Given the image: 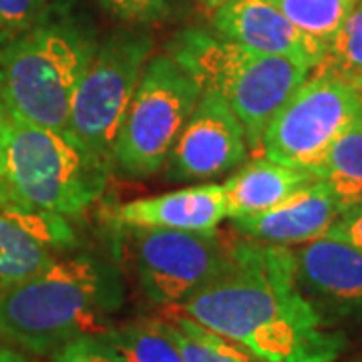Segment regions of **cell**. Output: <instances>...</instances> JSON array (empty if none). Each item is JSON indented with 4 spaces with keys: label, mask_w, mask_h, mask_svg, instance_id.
I'll return each mask as SVG.
<instances>
[{
    "label": "cell",
    "mask_w": 362,
    "mask_h": 362,
    "mask_svg": "<svg viewBox=\"0 0 362 362\" xmlns=\"http://www.w3.org/2000/svg\"><path fill=\"white\" fill-rule=\"evenodd\" d=\"M52 11L54 0H0V42L47 23Z\"/></svg>",
    "instance_id": "obj_22"
},
{
    "label": "cell",
    "mask_w": 362,
    "mask_h": 362,
    "mask_svg": "<svg viewBox=\"0 0 362 362\" xmlns=\"http://www.w3.org/2000/svg\"><path fill=\"white\" fill-rule=\"evenodd\" d=\"M14 125V115L8 107V101L4 97V90H2V83H0V157H2V151L6 147V141H8V135L13 131Z\"/></svg>",
    "instance_id": "obj_26"
},
{
    "label": "cell",
    "mask_w": 362,
    "mask_h": 362,
    "mask_svg": "<svg viewBox=\"0 0 362 362\" xmlns=\"http://www.w3.org/2000/svg\"><path fill=\"white\" fill-rule=\"evenodd\" d=\"M211 26L220 37L250 51L288 57L312 71L326 54V47L298 30L274 0H223L211 14Z\"/></svg>",
    "instance_id": "obj_11"
},
{
    "label": "cell",
    "mask_w": 362,
    "mask_h": 362,
    "mask_svg": "<svg viewBox=\"0 0 362 362\" xmlns=\"http://www.w3.org/2000/svg\"><path fill=\"white\" fill-rule=\"evenodd\" d=\"M168 54L204 93H216L232 107L256 156L274 115L312 73L300 61L259 54L202 28L177 33Z\"/></svg>",
    "instance_id": "obj_3"
},
{
    "label": "cell",
    "mask_w": 362,
    "mask_h": 362,
    "mask_svg": "<svg viewBox=\"0 0 362 362\" xmlns=\"http://www.w3.org/2000/svg\"><path fill=\"white\" fill-rule=\"evenodd\" d=\"M0 206H13L11 199H8V194H6V187H4L2 180H0Z\"/></svg>",
    "instance_id": "obj_28"
},
{
    "label": "cell",
    "mask_w": 362,
    "mask_h": 362,
    "mask_svg": "<svg viewBox=\"0 0 362 362\" xmlns=\"http://www.w3.org/2000/svg\"><path fill=\"white\" fill-rule=\"evenodd\" d=\"M151 52L147 33L119 30L97 45L73 95L69 133L111 168L117 135Z\"/></svg>",
    "instance_id": "obj_7"
},
{
    "label": "cell",
    "mask_w": 362,
    "mask_h": 362,
    "mask_svg": "<svg viewBox=\"0 0 362 362\" xmlns=\"http://www.w3.org/2000/svg\"><path fill=\"white\" fill-rule=\"evenodd\" d=\"M111 165L69 131L14 119L0 157V180L11 204L23 209L75 218L103 194Z\"/></svg>",
    "instance_id": "obj_4"
},
{
    "label": "cell",
    "mask_w": 362,
    "mask_h": 362,
    "mask_svg": "<svg viewBox=\"0 0 362 362\" xmlns=\"http://www.w3.org/2000/svg\"><path fill=\"white\" fill-rule=\"evenodd\" d=\"M344 207L320 180L298 189L282 204L266 211L235 218L238 232L262 244H306L330 232Z\"/></svg>",
    "instance_id": "obj_15"
},
{
    "label": "cell",
    "mask_w": 362,
    "mask_h": 362,
    "mask_svg": "<svg viewBox=\"0 0 362 362\" xmlns=\"http://www.w3.org/2000/svg\"><path fill=\"white\" fill-rule=\"evenodd\" d=\"M314 175L344 209L362 204V115L328 149Z\"/></svg>",
    "instance_id": "obj_17"
},
{
    "label": "cell",
    "mask_w": 362,
    "mask_h": 362,
    "mask_svg": "<svg viewBox=\"0 0 362 362\" xmlns=\"http://www.w3.org/2000/svg\"><path fill=\"white\" fill-rule=\"evenodd\" d=\"M109 221L117 230H175L216 232L228 220V204L221 183H204L168 194L149 195L115 206Z\"/></svg>",
    "instance_id": "obj_14"
},
{
    "label": "cell",
    "mask_w": 362,
    "mask_h": 362,
    "mask_svg": "<svg viewBox=\"0 0 362 362\" xmlns=\"http://www.w3.org/2000/svg\"><path fill=\"white\" fill-rule=\"evenodd\" d=\"M99 338L117 362H183L165 320H137Z\"/></svg>",
    "instance_id": "obj_18"
},
{
    "label": "cell",
    "mask_w": 362,
    "mask_h": 362,
    "mask_svg": "<svg viewBox=\"0 0 362 362\" xmlns=\"http://www.w3.org/2000/svg\"><path fill=\"white\" fill-rule=\"evenodd\" d=\"M362 115V89L314 69L262 137V156L314 173L338 137Z\"/></svg>",
    "instance_id": "obj_8"
},
{
    "label": "cell",
    "mask_w": 362,
    "mask_h": 362,
    "mask_svg": "<svg viewBox=\"0 0 362 362\" xmlns=\"http://www.w3.org/2000/svg\"><path fill=\"white\" fill-rule=\"evenodd\" d=\"M123 304V284L89 256L59 258L23 284L0 292V338L14 346L54 354L83 337H101Z\"/></svg>",
    "instance_id": "obj_2"
},
{
    "label": "cell",
    "mask_w": 362,
    "mask_h": 362,
    "mask_svg": "<svg viewBox=\"0 0 362 362\" xmlns=\"http://www.w3.org/2000/svg\"><path fill=\"white\" fill-rule=\"evenodd\" d=\"M197 4H202V6H206V8H211V11H216L218 6H220L223 0H195Z\"/></svg>",
    "instance_id": "obj_29"
},
{
    "label": "cell",
    "mask_w": 362,
    "mask_h": 362,
    "mask_svg": "<svg viewBox=\"0 0 362 362\" xmlns=\"http://www.w3.org/2000/svg\"><path fill=\"white\" fill-rule=\"evenodd\" d=\"M288 21L328 49L358 0H274Z\"/></svg>",
    "instance_id": "obj_20"
},
{
    "label": "cell",
    "mask_w": 362,
    "mask_h": 362,
    "mask_svg": "<svg viewBox=\"0 0 362 362\" xmlns=\"http://www.w3.org/2000/svg\"><path fill=\"white\" fill-rule=\"evenodd\" d=\"M115 362H117V361H115Z\"/></svg>",
    "instance_id": "obj_30"
},
{
    "label": "cell",
    "mask_w": 362,
    "mask_h": 362,
    "mask_svg": "<svg viewBox=\"0 0 362 362\" xmlns=\"http://www.w3.org/2000/svg\"><path fill=\"white\" fill-rule=\"evenodd\" d=\"M0 362H30L23 352H18L13 346L0 344Z\"/></svg>",
    "instance_id": "obj_27"
},
{
    "label": "cell",
    "mask_w": 362,
    "mask_h": 362,
    "mask_svg": "<svg viewBox=\"0 0 362 362\" xmlns=\"http://www.w3.org/2000/svg\"><path fill=\"white\" fill-rule=\"evenodd\" d=\"M165 326L183 362H258L247 350L192 318L165 310Z\"/></svg>",
    "instance_id": "obj_19"
},
{
    "label": "cell",
    "mask_w": 362,
    "mask_h": 362,
    "mask_svg": "<svg viewBox=\"0 0 362 362\" xmlns=\"http://www.w3.org/2000/svg\"><path fill=\"white\" fill-rule=\"evenodd\" d=\"M314 180L318 177L306 169L290 168L264 156L256 157L221 183L228 204V220L266 211Z\"/></svg>",
    "instance_id": "obj_16"
},
{
    "label": "cell",
    "mask_w": 362,
    "mask_h": 362,
    "mask_svg": "<svg viewBox=\"0 0 362 362\" xmlns=\"http://www.w3.org/2000/svg\"><path fill=\"white\" fill-rule=\"evenodd\" d=\"M165 310L230 338L258 362H334L346 344L302 292L292 250L256 240L233 244L209 284Z\"/></svg>",
    "instance_id": "obj_1"
},
{
    "label": "cell",
    "mask_w": 362,
    "mask_h": 362,
    "mask_svg": "<svg viewBox=\"0 0 362 362\" xmlns=\"http://www.w3.org/2000/svg\"><path fill=\"white\" fill-rule=\"evenodd\" d=\"M328 233L349 242L362 252V204L344 209Z\"/></svg>",
    "instance_id": "obj_25"
},
{
    "label": "cell",
    "mask_w": 362,
    "mask_h": 362,
    "mask_svg": "<svg viewBox=\"0 0 362 362\" xmlns=\"http://www.w3.org/2000/svg\"><path fill=\"white\" fill-rule=\"evenodd\" d=\"M143 292L163 308L189 300L220 274L230 247L216 232L125 230Z\"/></svg>",
    "instance_id": "obj_9"
},
{
    "label": "cell",
    "mask_w": 362,
    "mask_h": 362,
    "mask_svg": "<svg viewBox=\"0 0 362 362\" xmlns=\"http://www.w3.org/2000/svg\"><path fill=\"white\" fill-rule=\"evenodd\" d=\"M316 69L362 89V0L356 2L337 37L330 40L322 63Z\"/></svg>",
    "instance_id": "obj_21"
},
{
    "label": "cell",
    "mask_w": 362,
    "mask_h": 362,
    "mask_svg": "<svg viewBox=\"0 0 362 362\" xmlns=\"http://www.w3.org/2000/svg\"><path fill=\"white\" fill-rule=\"evenodd\" d=\"M73 244L66 218L16 206H0V292L47 270Z\"/></svg>",
    "instance_id": "obj_13"
},
{
    "label": "cell",
    "mask_w": 362,
    "mask_h": 362,
    "mask_svg": "<svg viewBox=\"0 0 362 362\" xmlns=\"http://www.w3.org/2000/svg\"><path fill=\"white\" fill-rule=\"evenodd\" d=\"M52 362H115L99 337H83L52 354Z\"/></svg>",
    "instance_id": "obj_24"
},
{
    "label": "cell",
    "mask_w": 362,
    "mask_h": 362,
    "mask_svg": "<svg viewBox=\"0 0 362 362\" xmlns=\"http://www.w3.org/2000/svg\"><path fill=\"white\" fill-rule=\"evenodd\" d=\"M202 87L169 54L147 61L113 151V168L131 177H149L165 165Z\"/></svg>",
    "instance_id": "obj_6"
},
{
    "label": "cell",
    "mask_w": 362,
    "mask_h": 362,
    "mask_svg": "<svg viewBox=\"0 0 362 362\" xmlns=\"http://www.w3.org/2000/svg\"><path fill=\"white\" fill-rule=\"evenodd\" d=\"M246 131L235 111L216 93H202L169 153L168 175L173 181L211 180L246 161Z\"/></svg>",
    "instance_id": "obj_10"
},
{
    "label": "cell",
    "mask_w": 362,
    "mask_h": 362,
    "mask_svg": "<svg viewBox=\"0 0 362 362\" xmlns=\"http://www.w3.org/2000/svg\"><path fill=\"white\" fill-rule=\"evenodd\" d=\"M95 51L90 33L57 18L0 42V83L14 119L69 131L73 95Z\"/></svg>",
    "instance_id": "obj_5"
},
{
    "label": "cell",
    "mask_w": 362,
    "mask_h": 362,
    "mask_svg": "<svg viewBox=\"0 0 362 362\" xmlns=\"http://www.w3.org/2000/svg\"><path fill=\"white\" fill-rule=\"evenodd\" d=\"M294 254L296 278L302 292L320 310L362 318V252L326 233L298 244Z\"/></svg>",
    "instance_id": "obj_12"
},
{
    "label": "cell",
    "mask_w": 362,
    "mask_h": 362,
    "mask_svg": "<svg viewBox=\"0 0 362 362\" xmlns=\"http://www.w3.org/2000/svg\"><path fill=\"white\" fill-rule=\"evenodd\" d=\"M107 13L129 23H156L171 11V0H99Z\"/></svg>",
    "instance_id": "obj_23"
}]
</instances>
